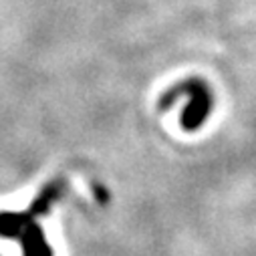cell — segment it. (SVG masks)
<instances>
[{
	"instance_id": "6da1fadb",
	"label": "cell",
	"mask_w": 256,
	"mask_h": 256,
	"mask_svg": "<svg viewBox=\"0 0 256 256\" xmlns=\"http://www.w3.org/2000/svg\"><path fill=\"white\" fill-rule=\"evenodd\" d=\"M62 190H65V184L54 180L40 190V194L30 202L26 210L0 212V236L18 240L24 256H52V248L48 246L44 232L38 226V218L50 212L54 202L62 196Z\"/></svg>"
},
{
	"instance_id": "7a4b0ae2",
	"label": "cell",
	"mask_w": 256,
	"mask_h": 256,
	"mask_svg": "<svg viewBox=\"0 0 256 256\" xmlns=\"http://www.w3.org/2000/svg\"><path fill=\"white\" fill-rule=\"evenodd\" d=\"M182 95L188 97V103L180 117L182 130L198 132L206 123V119L210 117V111L214 109V93L204 79L192 77V79H186V81L174 85L172 89H168L160 99V109H170L176 103V99Z\"/></svg>"
}]
</instances>
